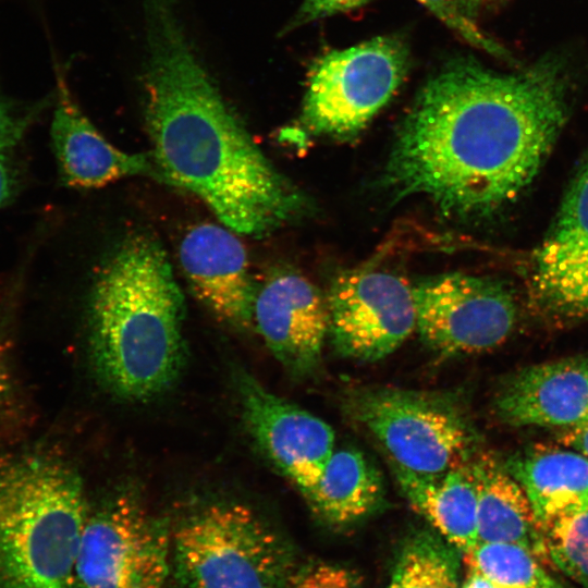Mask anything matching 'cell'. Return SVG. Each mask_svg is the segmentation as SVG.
Segmentation results:
<instances>
[{"label":"cell","mask_w":588,"mask_h":588,"mask_svg":"<svg viewBox=\"0 0 588 588\" xmlns=\"http://www.w3.org/2000/svg\"><path fill=\"white\" fill-rule=\"evenodd\" d=\"M568 76L547 58L499 73L450 61L420 89L396 133L382 183L443 215L485 218L531 183L568 117Z\"/></svg>","instance_id":"6da1fadb"},{"label":"cell","mask_w":588,"mask_h":588,"mask_svg":"<svg viewBox=\"0 0 588 588\" xmlns=\"http://www.w3.org/2000/svg\"><path fill=\"white\" fill-rule=\"evenodd\" d=\"M140 96L161 183L199 198L219 222L259 237L299 218L306 196L270 162L223 97L173 0H142Z\"/></svg>","instance_id":"7a4b0ae2"},{"label":"cell","mask_w":588,"mask_h":588,"mask_svg":"<svg viewBox=\"0 0 588 588\" xmlns=\"http://www.w3.org/2000/svg\"><path fill=\"white\" fill-rule=\"evenodd\" d=\"M184 314V295L159 241L126 237L102 264L88 303V354L100 383L128 402L168 391L185 365Z\"/></svg>","instance_id":"3957f363"},{"label":"cell","mask_w":588,"mask_h":588,"mask_svg":"<svg viewBox=\"0 0 588 588\" xmlns=\"http://www.w3.org/2000/svg\"><path fill=\"white\" fill-rule=\"evenodd\" d=\"M88 517L74 467L48 452L0 467V588H74Z\"/></svg>","instance_id":"277c9868"},{"label":"cell","mask_w":588,"mask_h":588,"mask_svg":"<svg viewBox=\"0 0 588 588\" xmlns=\"http://www.w3.org/2000/svg\"><path fill=\"white\" fill-rule=\"evenodd\" d=\"M181 588H289L292 552L250 507L207 504L179 525L171 538Z\"/></svg>","instance_id":"5b68a950"},{"label":"cell","mask_w":588,"mask_h":588,"mask_svg":"<svg viewBox=\"0 0 588 588\" xmlns=\"http://www.w3.org/2000/svg\"><path fill=\"white\" fill-rule=\"evenodd\" d=\"M345 413L369 431L406 470L432 475L461 466L471 441L457 394L394 387H362L347 393Z\"/></svg>","instance_id":"8992f818"},{"label":"cell","mask_w":588,"mask_h":588,"mask_svg":"<svg viewBox=\"0 0 588 588\" xmlns=\"http://www.w3.org/2000/svg\"><path fill=\"white\" fill-rule=\"evenodd\" d=\"M408 61L406 44L396 36L375 37L319 57L308 75L303 124L317 135H356L394 95Z\"/></svg>","instance_id":"52a82bcc"},{"label":"cell","mask_w":588,"mask_h":588,"mask_svg":"<svg viewBox=\"0 0 588 588\" xmlns=\"http://www.w3.org/2000/svg\"><path fill=\"white\" fill-rule=\"evenodd\" d=\"M171 536L131 497L88 515L75 564L74 588H166Z\"/></svg>","instance_id":"ba28073f"},{"label":"cell","mask_w":588,"mask_h":588,"mask_svg":"<svg viewBox=\"0 0 588 588\" xmlns=\"http://www.w3.org/2000/svg\"><path fill=\"white\" fill-rule=\"evenodd\" d=\"M416 330L441 357L489 351L512 332L516 307L500 281L462 272L425 278L413 285Z\"/></svg>","instance_id":"9c48e42d"},{"label":"cell","mask_w":588,"mask_h":588,"mask_svg":"<svg viewBox=\"0 0 588 588\" xmlns=\"http://www.w3.org/2000/svg\"><path fill=\"white\" fill-rule=\"evenodd\" d=\"M326 298L329 336L342 357L380 360L416 330L413 286L393 271L370 266L346 270L332 281Z\"/></svg>","instance_id":"30bf717a"},{"label":"cell","mask_w":588,"mask_h":588,"mask_svg":"<svg viewBox=\"0 0 588 588\" xmlns=\"http://www.w3.org/2000/svg\"><path fill=\"white\" fill-rule=\"evenodd\" d=\"M236 392L245 427L260 453L306 492L320 478L334 451V431L323 419L238 371Z\"/></svg>","instance_id":"8fae6325"},{"label":"cell","mask_w":588,"mask_h":588,"mask_svg":"<svg viewBox=\"0 0 588 588\" xmlns=\"http://www.w3.org/2000/svg\"><path fill=\"white\" fill-rule=\"evenodd\" d=\"M529 289L544 314L561 319L588 318V158L534 254Z\"/></svg>","instance_id":"7c38bea8"},{"label":"cell","mask_w":588,"mask_h":588,"mask_svg":"<svg viewBox=\"0 0 588 588\" xmlns=\"http://www.w3.org/2000/svg\"><path fill=\"white\" fill-rule=\"evenodd\" d=\"M253 329L290 375L308 378L321 365L329 335L327 298L296 270H274L258 285Z\"/></svg>","instance_id":"4fadbf2b"},{"label":"cell","mask_w":588,"mask_h":588,"mask_svg":"<svg viewBox=\"0 0 588 588\" xmlns=\"http://www.w3.org/2000/svg\"><path fill=\"white\" fill-rule=\"evenodd\" d=\"M237 235L221 223L196 224L184 234L179 257L193 295L220 321L247 330L258 285Z\"/></svg>","instance_id":"5bb4252c"},{"label":"cell","mask_w":588,"mask_h":588,"mask_svg":"<svg viewBox=\"0 0 588 588\" xmlns=\"http://www.w3.org/2000/svg\"><path fill=\"white\" fill-rule=\"evenodd\" d=\"M56 72L50 138L62 183L74 188H100L134 176L161 183L150 152H128L112 145L83 112L57 66Z\"/></svg>","instance_id":"9a60e30c"},{"label":"cell","mask_w":588,"mask_h":588,"mask_svg":"<svg viewBox=\"0 0 588 588\" xmlns=\"http://www.w3.org/2000/svg\"><path fill=\"white\" fill-rule=\"evenodd\" d=\"M494 409L516 427L581 425L588 421V364L564 358L526 367L501 385Z\"/></svg>","instance_id":"2e32d148"},{"label":"cell","mask_w":588,"mask_h":588,"mask_svg":"<svg viewBox=\"0 0 588 588\" xmlns=\"http://www.w3.org/2000/svg\"><path fill=\"white\" fill-rule=\"evenodd\" d=\"M408 504L444 540L465 552L478 542L477 487L469 464L441 474H416L392 464Z\"/></svg>","instance_id":"e0dca14e"},{"label":"cell","mask_w":588,"mask_h":588,"mask_svg":"<svg viewBox=\"0 0 588 588\" xmlns=\"http://www.w3.org/2000/svg\"><path fill=\"white\" fill-rule=\"evenodd\" d=\"M504 468L527 494L537 525L588 503V458L578 452L535 446Z\"/></svg>","instance_id":"ac0fdd59"},{"label":"cell","mask_w":588,"mask_h":588,"mask_svg":"<svg viewBox=\"0 0 588 588\" xmlns=\"http://www.w3.org/2000/svg\"><path fill=\"white\" fill-rule=\"evenodd\" d=\"M303 495L323 522L345 526L380 507L384 486L380 471L362 451L342 448L333 451L318 481Z\"/></svg>","instance_id":"d6986e66"},{"label":"cell","mask_w":588,"mask_h":588,"mask_svg":"<svg viewBox=\"0 0 588 588\" xmlns=\"http://www.w3.org/2000/svg\"><path fill=\"white\" fill-rule=\"evenodd\" d=\"M477 487L478 542H505L540 560V537L531 503L519 483L491 458L469 464Z\"/></svg>","instance_id":"ffe728a7"},{"label":"cell","mask_w":588,"mask_h":588,"mask_svg":"<svg viewBox=\"0 0 588 588\" xmlns=\"http://www.w3.org/2000/svg\"><path fill=\"white\" fill-rule=\"evenodd\" d=\"M460 553L436 531H415L404 542L391 585L395 588H460Z\"/></svg>","instance_id":"44dd1931"},{"label":"cell","mask_w":588,"mask_h":588,"mask_svg":"<svg viewBox=\"0 0 588 588\" xmlns=\"http://www.w3.org/2000/svg\"><path fill=\"white\" fill-rule=\"evenodd\" d=\"M468 569L500 588H567L540 564L527 548L505 542H477L462 553Z\"/></svg>","instance_id":"7402d4cb"},{"label":"cell","mask_w":588,"mask_h":588,"mask_svg":"<svg viewBox=\"0 0 588 588\" xmlns=\"http://www.w3.org/2000/svg\"><path fill=\"white\" fill-rule=\"evenodd\" d=\"M540 560L588 588V503L538 524Z\"/></svg>","instance_id":"603a6c76"},{"label":"cell","mask_w":588,"mask_h":588,"mask_svg":"<svg viewBox=\"0 0 588 588\" xmlns=\"http://www.w3.org/2000/svg\"><path fill=\"white\" fill-rule=\"evenodd\" d=\"M418 1L469 44L497 56L503 57L505 54L502 48L481 33L470 17L464 13L458 0Z\"/></svg>","instance_id":"cb8c5ba5"},{"label":"cell","mask_w":588,"mask_h":588,"mask_svg":"<svg viewBox=\"0 0 588 588\" xmlns=\"http://www.w3.org/2000/svg\"><path fill=\"white\" fill-rule=\"evenodd\" d=\"M289 588H359V584L348 569L316 562L294 571Z\"/></svg>","instance_id":"d4e9b609"},{"label":"cell","mask_w":588,"mask_h":588,"mask_svg":"<svg viewBox=\"0 0 588 588\" xmlns=\"http://www.w3.org/2000/svg\"><path fill=\"white\" fill-rule=\"evenodd\" d=\"M41 107H22L0 95V152L10 151L22 140Z\"/></svg>","instance_id":"484cf974"},{"label":"cell","mask_w":588,"mask_h":588,"mask_svg":"<svg viewBox=\"0 0 588 588\" xmlns=\"http://www.w3.org/2000/svg\"><path fill=\"white\" fill-rule=\"evenodd\" d=\"M370 0H304L297 12L284 25L280 35H286L295 28L335 13L359 8Z\"/></svg>","instance_id":"4316f807"},{"label":"cell","mask_w":588,"mask_h":588,"mask_svg":"<svg viewBox=\"0 0 588 588\" xmlns=\"http://www.w3.org/2000/svg\"><path fill=\"white\" fill-rule=\"evenodd\" d=\"M15 402V378L5 351L0 345V418L13 412Z\"/></svg>","instance_id":"83f0119b"},{"label":"cell","mask_w":588,"mask_h":588,"mask_svg":"<svg viewBox=\"0 0 588 588\" xmlns=\"http://www.w3.org/2000/svg\"><path fill=\"white\" fill-rule=\"evenodd\" d=\"M20 187V174L9 151L0 152V208L13 199Z\"/></svg>","instance_id":"f1b7e54d"},{"label":"cell","mask_w":588,"mask_h":588,"mask_svg":"<svg viewBox=\"0 0 588 588\" xmlns=\"http://www.w3.org/2000/svg\"><path fill=\"white\" fill-rule=\"evenodd\" d=\"M564 442L588 458V421L567 429Z\"/></svg>","instance_id":"f546056e"},{"label":"cell","mask_w":588,"mask_h":588,"mask_svg":"<svg viewBox=\"0 0 588 588\" xmlns=\"http://www.w3.org/2000/svg\"><path fill=\"white\" fill-rule=\"evenodd\" d=\"M460 588H500L486 576L476 571L468 569L467 576Z\"/></svg>","instance_id":"4dcf8cb0"},{"label":"cell","mask_w":588,"mask_h":588,"mask_svg":"<svg viewBox=\"0 0 588 588\" xmlns=\"http://www.w3.org/2000/svg\"><path fill=\"white\" fill-rule=\"evenodd\" d=\"M460 4L467 16H473L482 2V0H458Z\"/></svg>","instance_id":"1f68e13d"}]
</instances>
